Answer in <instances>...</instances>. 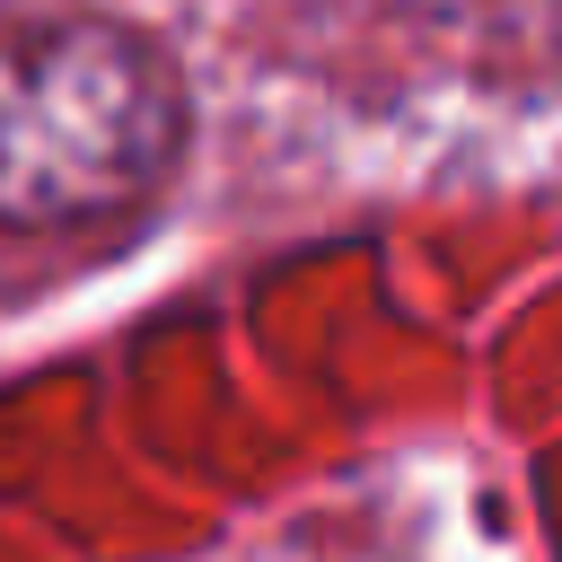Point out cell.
Wrapping results in <instances>:
<instances>
[{
	"label": "cell",
	"instance_id": "cell-1",
	"mask_svg": "<svg viewBox=\"0 0 562 562\" xmlns=\"http://www.w3.org/2000/svg\"><path fill=\"white\" fill-rule=\"evenodd\" d=\"M184 140L167 61L114 18H35L0 35V220H105L140 202Z\"/></svg>",
	"mask_w": 562,
	"mask_h": 562
}]
</instances>
